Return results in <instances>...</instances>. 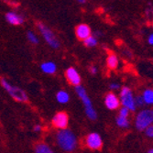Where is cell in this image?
Instances as JSON below:
<instances>
[{
    "mask_svg": "<svg viewBox=\"0 0 153 153\" xmlns=\"http://www.w3.org/2000/svg\"><path fill=\"white\" fill-rule=\"evenodd\" d=\"M1 83H2V86L9 93V94L15 100H17L19 102H27V96L23 90H21L19 87L12 86L5 79H1Z\"/></svg>",
    "mask_w": 153,
    "mask_h": 153,
    "instance_id": "cell-4",
    "label": "cell"
},
{
    "mask_svg": "<svg viewBox=\"0 0 153 153\" xmlns=\"http://www.w3.org/2000/svg\"><path fill=\"white\" fill-rule=\"evenodd\" d=\"M153 121V112L151 110H143L137 115L136 119V127L138 130H144L151 126Z\"/></svg>",
    "mask_w": 153,
    "mask_h": 153,
    "instance_id": "cell-3",
    "label": "cell"
},
{
    "mask_svg": "<svg viewBox=\"0 0 153 153\" xmlns=\"http://www.w3.org/2000/svg\"><path fill=\"white\" fill-rule=\"evenodd\" d=\"M128 112H129V110H128V109H127L126 107H123V108H121V109H120V112H119V114H120V117H127L128 116Z\"/></svg>",
    "mask_w": 153,
    "mask_h": 153,
    "instance_id": "cell-21",
    "label": "cell"
},
{
    "mask_svg": "<svg viewBox=\"0 0 153 153\" xmlns=\"http://www.w3.org/2000/svg\"><path fill=\"white\" fill-rule=\"evenodd\" d=\"M58 145L65 151H73L76 148V137L69 129H62L57 134Z\"/></svg>",
    "mask_w": 153,
    "mask_h": 153,
    "instance_id": "cell-1",
    "label": "cell"
},
{
    "mask_svg": "<svg viewBox=\"0 0 153 153\" xmlns=\"http://www.w3.org/2000/svg\"><path fill=\"white\" fill-rule=\"evenodd\" d=\"M142 99L144 103L151 105L153 103V91L151 89H147L143 94Z\"/></svg>",
    "mask_w": 153,
    "mask_h": 153,
    "instance_id": "cell-15",
    "label": "cell"
},
{
    "mask_svg": "<svg viewBox=\"0 0 153 153\" xmlns=\"http://www.w3.org/2000/svg\"><path fill=\"white\" fill-rule=\"evenodd\" d=\"M41 70H42V72H44L45 74H52L56 72V65H55V63L51 62H44L41 64Z\"/></svg>",
    "mask_w": 153,
    "mask_h": 153,
    "instance_id": "cell-13",
    "label": "cell"
},
{
    "mask_svg": "<svg viewBox=\"0 0 153 153\" xmlns=\"http://www.w3.org/2000/svg\"><path fill=\"white\" fill-rule=\"evenodd\" d=\"M39 26V29L41 32V34H42L44 39L47 41V43L53 49H59L60 47V42L59 40L57 39V38L55 37L54 33L49 29V27H47L45 25L41 24V23H39L38 24Z\"/></svg>",
    "mask_w": 153,
    "mask_h": 153,
    "instance_id": "cell-5",
    "label": "cell"
},
{
    "mask_svg": "<svg viewBox=\"0 0 153 153\" xmlns=\"http://www.w3.org/2000/svg\"><path fill=\"white\" fill-rule=\"evenodd\" d=\"M27 39H29V40L30 41V42H32V43H34V44L39 43V39H38V38H37V36H36L33 32H31V31H29V32H27Z\"/></svg>",
    "mask_w": 153,
    "mask_h": 153,
    "instance_id": "cell-20",
    "label": "cell"
},
{
    "mask_svg": "<svg viewBox=\"0 0 153 153\" xmlns=\"http://www.w3.org/2000/svg\"><path fill=\"white\" fill-rule=\"evenodd\" d=\"M105 104L106 105V107L108 109H111V110H114V109H117L119 105H120V102H119V99L118 97L113 94V93H109L106 94L105 96Z\"/></svg>",
    "mask_w": 153,
    "mask_h": 153,
    "instance_id": "cell-10",
    "label": "cell"
},
{
    "mask_svg": "<svg viewBox=\"0 0 153 153\" xmlns=\"http://www.w3.org/2000/svg\"><path fill=\"white\" fill-rule=\"evenodd\" d=\"M68 122H69V117L65 112L57 113L52 119L53 126L60 129H66L68 126Z\"/></svg>",
    "mask_w": 153,
    "mask_h": 153,
    "instance_id": "cell-7",
    "label": "cell"
},
{
    "mask_svg": "<svg viewBox=\"0 0 153 153\" xmlns=\"http://www.w3.org/2000/svg\"><path fill=\"white\" fill-rule=\"evenodd\" d=\"M146 134L149 137H153V128L152 126H149L146 128Z\"/></svg>",
    "mask_w": 153,
    "mask_h": 153,
    "instance_id": "cell-22",
    "label": "cell"
},
{
    "mask_svg": "<svg viewBox=\"0 0 153 153\" xmlns=\"http://www.w3.org/2000/svg\"><path fill=\"white\" fill-rule=\"evenodd\" d=\"M110 87L112 88V89H118L119 88V85H118V83H111Z\"/></svg>",
    "mask_w": 153,
    "mask_h": 153,
    "instance_id": "cell-24",
    "label": "cell"
},
{
    "mask_svg": "<svg viewBox=\"0 0 153 153\" xmlns=\"http://www.w3.org/2000/svg\"><path fill=\"white\" fill-rule=\"evenodd\" d=\"M75 90H76V93L78 94L79 97L82 99L83 105L85 106V112H86V115L88 116V117L92 120H95L96 117H97V115H96V112L94 111V107H93V105H92V102L90 100V98L88 97L85 88L82 86L79 85V86H76L75 87Z\"/></svg>",
    "mask_w": 153,
    "mask_h": 153,
    "instance_id": "cell-2",
    "label": "cell"
},
{
    "mask_svg": "<svg viewBox=\"0 0 153 153\" xmlns=\"http://www.w3.org/2000/svg\"><path fill=\"white\" fill-rule=\"evenodd\" d=\"M57 101L61 104H66L68 103L69 99H70V96L65 92V91H60L57 94Z\"/></svg>",
    "mask_w": 153,
    "mask_h": 153,
    "instance_id": "cell-16",
    "label": "cell"
},
{
    "mask_svg": "<svg viewBox=\"0 0 153 153\" xmlns=\"http://www.w3.org/2000/svg\"><path fill=\"white\" fill-rule=\"evenodd\" d=\"M83 42H85V44L87 47H94L97 44V40H96V39L94 37L90 36V37H88L87 39H85V40H83Z\"/></svg>",
    "mask_w": 153,
    "mask_h": 153,
    "instance_id": "cell-19",
    "label": "cell"
},
{
    "mask_svg": "<svg viewBox=\"0 0 153 153\" xmlns=\"http://www.w3.org/2000/svg\"><path fill=\"white\" fill-rule=\"evenodd\" d=\"M75 33L76 36L79 39L85 40V39H87L88 37H90L91 35V29L88 25L85 24H81L79 26H77L76 30H75Z\"/></svg>",
    "mask_w": 153,
    "mask_h": 153,
    "instance_id": "cell-11",
    "label": "cell"
},
{
    "mask_svg": "<svg viewBox=\"0 0 153 153\" xmlns=\"http://www.w3.org/2000/svg\"><path fill=\"white\" fill-rule=\"evenodd\" d=\"M6 18H7V20L12 25H19V24L23 23L22 17H20L19 15H18V14L14 13V12H8L7 14Z\"/></svg>",
    "mask_w": 153,
    "mask_h": 153,
    "instance_id": "cell-12",
    "label": "cell"
},
{
    "mask_svg": "<svg viewBox=\"0 0 153 153\" xmlns=\"http://www.w3.org/2000/svg\"><path fill=\"white\" fill-rule=\"evenodd\" d=\"M120 98H121V103L128 110L134 111L136 109V105H135V99L133 97L132 92L128 87H123L120 93Z\"/></svg>",
    "mask_w": 153,
    "mask_h": 153,
    "instance_id": "cell-6",
    "label": "cell"
},
{
    "mask_svg": "<svg viewBox=\"0 0 153 153\" xmlns=\"http://www.w3.org/2000/svg\"><path fill=\"white\" fill-rule=\"evenodd\" d=\"M90 72H91L93 74H96V72H97V68H96V67H94V66L91 67V68H90Z\"/></svg>",
    "mask_w": 153,
    "mask_h": 153,
    "instance_id": "cell-26",
    "label": "cell"
},
{
    "mask_svg": "<svg viewBox=\"0 0 153 153\" xmlns=\"http://www.w3.org/2000/svg\"><path fill=\"white\" fill-rule=\"evenodd\" d=\"M117 123L118 126L121 127V128H128V125H129L128 120L127 119V117H120V116L117 118Z\"/></svg>",
    "mask_w": 153,
    "mask_h": 153,
    "instance_id": "cell-18",
    "label": "cell"
},
{
    "mask_svg": "<svg viewBox=\"0 0 153 153\" xmlns=\"http://www.w3.org/2000/svg\"><path fill=\"white\" fill-rule=\"evenodd\" d=\"M66 78L67 80L70 82L74 86H79L81 83V76L78 74V72L75 70L74 68L71 67L67 69L66 71Z\"/></svg>",
    "mask_w": 153,
    "mask_h": 153,
    "instance_id": "cell-9",
    "label": "cell"
},
{
    "mask_svg": "<svg viewBox=\"0 0 153 153\" xmlns=\"http://www.w3.org/2000/svg\"><path fill=\"white\" fill-rule=\"evenodd\" d=\"M118 64V60L117 57L115 54H110L107 58V66L110 69H116Z\"/></svg>",
    "mask_w": 153,
    "mask_h": 153,
    "instance_id": "cell-14",
    "label": "cell"
},
{
    "mask_svg": "<svg viewBox=\"0 0 153 153\" xmlns=\"http://www.w3.org/2000/svg\"><path fill=\"white\" fill-rule=\"evenodd\" d=\"M36 149V153H54L49 146H47L46 144L43 143H39L36 146L35 148Z\"/></svg>",
    "mask_w": 153,
    "mask_h": 153,
    "instance_id": "cell-17",
    "label": "cell"
},
{
    "mask_svg": "<svg viewBox=\"0 0 153 153\" xmlns=\"http://www.w3.org/2000/svg\"><path fill=\"white\" fill-rule=\"evenodd\" d=\"M85 0H79V3H82V4H83V3H85Z\"/></svg>",
    "mask_w": 153,
    "mask_h": 153,
    "instance_id": "cell-28",
    "label": "cell"
},
{
    "mask_svg": "<svg viewBox=\"0 0 153 153\" xmlns=\"http://www.w3.org/2000/svg\"><path fill=\"white\" fill-rule=\"evenodd\" d=\"M135 105H144V101L142 99V97L141 96H137L136 100H135Z\"/></svg>",
    "mask_w": 153,
    "mask_h": 153,
    "instance_id": "cell-23",
    "label": "cell"
},
{
    "mask_svg": "<svg viewBox=\"0 0 153 153\" xmlns=\"http://www.w3.org/2000/svg\"><path fill=\"white\" fill-rule=\"evenodd\" d=\"M86 145L91 149H100L103 146L102 138L99 134L91 133L86 137Z\"/></svg>",
    "mask_w": 153,
    "mask_h": 153,
    "instance_id": "cell-8",
    "label": "cell"
},
{
    "mask_svg": "<svg viewBox=\"0 0 153 153\" xmlns=\"http://www.w3.org/2000/svg\"><path fill=\"white\" fill-rule=\"evenodd\" d=\"M148 41H149V43L150 45L153 44V35H152V34L149 35V39H148Z\"/></svg>",
    "mask_w": 153,
    "mask_h": 153,
    "instance_id": "cell-25",
    "label": "cell"
},
{
    "mask_svg": "<svg viewBox=\"0 0 153 153\" xmlns=\"http://www.w3.org/2000/svg\"><path fill=\"white\" fill-rule=\"evenodd\" d=\"M148 153H153V150H152V149H149Z\"/></svg>",
    "mask_w": 153,
    "mask_h": 153,
    "instance_id": "cell-29",
    "label": "cell"
},
{
    "mask_svg": "<svg viewBox=\"0 0 153 153\" xmlns=\"http://www.w3.org/2000/svg\"><path fill=\"white\" fill-rule=\"evenodd\" d=\"M40 129H41V128H40L39 126H36V127L34 128V130H35V131H40Z\"/></svg>",
    "mask_w": 153,
    "mask_h": 153,
    "instance_id": "cell-27",
    "label": "cell"
}]
</instances>
